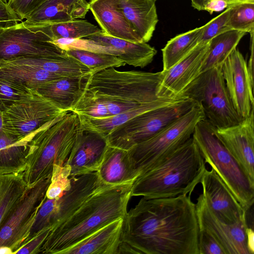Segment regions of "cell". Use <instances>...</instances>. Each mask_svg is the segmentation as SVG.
<instances>
[{
    "instance_id": "1",
    "label": "cell",
    "mask_w": 254,
    "mask_h": 254,
    "mask_svg": "<svg viewBox=\"0 0 254 254\" xmlns=\"http://www.w3.org/2000/svg\"><path fill=\"white\" fill-rule=\"evenodd\" d=\"M190 194L142 197L124 218L118 254H199V226Z\"/></svg>"
},
{
    "instance_id": "2",
    "label": "cell",
    "mask_w": 254,
    "mask_h": 254,
    "mask_svg": "<svg viewBox=\"0 0 254 254\" xmlns=\"http://www.w3.org/2000/svg\"><path fill=\"white\" fill-rule=\"evenodd\" d=\"M131 186H106L92 194L72 215L51 228L39 254H61L101 227L124 218Z\"/></svg>"
},
{
    "instance_id": "3",
    "label": "cell",
    "mask_w": 254,
    "mask_h": 254,
    "mask_svg": "<svg viewBox=\"0 0 254 254\" xmlns=\"http://www.w3.org/2000/svg\"><path fill=\"white\" fill-rule=\"evenodd\" d=\"M206 169L191 136L162 162L140 174L131 186V195L158 198L190 194Z\"/></svg>"
},
{
    "instance_id": "4",
    "label": "cell",
    "mask_w": 254,
    "mask_h": 254,
    "mask_svg": "<svg viewBox=\"0 0 254 254\" xmlns=\"http://www.w3.org/2000/svg\"><path fill=\"white\" fill-rule=\"evenodd\" d=\"M163 75L162 71H119L110 67L90 74L85 91L104 103L111 117L162 97L158 93Z\"/></svg>"
},
{
    "instance_id": "5",
    "label": "cell",
    "mask_w": 254,
    "mask_h": 254,
    "mask_svg": "<svg viewBox=\"0 0 254 254\" xmlns=\"http://www.w3.org/2000/svg\"><path fill=\"white\" fill-rule=\"evenodd\" d=\"M80 127L78 115L66 112L39 128L30 141L25 169L22 173L27 187L51 177L55 166H63Z\"/></svg>"
},
{
    "instance_id": "6",
    "label": "cell",
    "mask_w": 254,
    "mask_h": 254,
    "mask_svg": "<svg viewBox=\"0 0 254 254\" xmlns=\"http://www.w3.org/2000/svg\"><path fill=\"white\" fill-rule=\"evenodd\" d=\"M192 137L205 163L215 171L247 212L254 202V182L214 134L213 126L205 119L200 120Z\"/></svg>"
},
{
    "instance_id": "7",
    "label": "cell",
    "mask_w": 254,
    "mask_h": 254,
    "mask_svg": "<svg viewBox=\"0 0 254 254\" xmlns=\"http://www.w3.org/2000/svg\"><path fill=\"white\" fill-rule=\"evenodd\" d=\"M205 119L198 104L158 133L128 151L139 176L162 162L192 135L195 126Z\"/></svg>"
},
{
    "instance_id": "8",
    "label": "cell",
    "mask_w": 254,
    "mask_h": 254,
    "mask_svg": "<svg viewBox=\"0 0 254 254\" xmlns=\"http://www.w3.org/2000/svg\"><path fill=\"white\" fill-rule=\"evenodd\" d=\"M181 96L190 98L199 104L205 119L215 127L234 126L243 119L233 106L223 76L222 66L200 73Z\"/></svg>"
},
{
    "instance_id": "9",
    "label": "cell",
    "mask_w": 254,
    "mask_h": 254,
    "mask_svg": "<svg viewBox=\"0 0 254 254\" xmlns=\"http://www.w3.org/2000/svg\"><path fill=\"white\" fill-rule=\"evenodd\" d=\"M197 104L194 100L186 98L136 116L106 136L108 145L128 150L158 133Z\"/></svg>"
},
{
    "instance_id": "10",
    "label": "cell",
    "mask_w": 254,
    "mask_h": 254,
    "mask_svg": "<svg viewBox=\"0 0 254 254\" xmlns=\"http://www.w3.org/2000/svg\"><path fill=\"white\" fill-rule=\"evenodd\" d=\"M71 178L70 188L60 197L46 198L37 213L26 243L42 230L52 228L65 220L92 194L107 186L100 181L96 172Z\"/></svg>"
},
{
    "instance_id": "11",
    "label": "cell",
    "mask_w": 254,
    "mask_h": 254,
    "mask_svg": "<svg viewBox=\"0 0 254 254\" xmlns=\"http://www.w3.org/2000/svg\"><path fill=\"white\" fill-rule=\"evenodd\" d=\"M51 177L43 179L27 189L0 228V247L13 254L26 243L37 213L45 201Z\"/></svg>"
},
{
    "instance_id": "12",
    "label": "cell",
    "mask_w": 254,
    "mask_h": 254,
    "mask_svg": "<svg viewBox=\"0 0 254 254\" xmlns=\"http://www.w3.org/2000/svg\"><path fill=\"white\" fill-rule=\"evenodd\" d=\"M53 40L49 26L27 27L19 22L0 31V60L64 56V50Z\"/></svg>"
},
{
    "instance_id": "13",
    "label": "cell",
    "mask_w": 254,
    "mask_h": 254,
    "mask_svg": "<svg viewBox=\"0 0 254 254\" xmlns=\"http://www.w3.org/2000/svg\"><path fill=\"white\" fill-rule=\"evenodd\" d=\"M66 112L35 91L32 96L15 103L2 112V131L21 138Z\"/></svg>"
},
{
    "instance_id": "14",
    "label": "cell",
    "mask_w": 254,
    "mask_h": 254,
    "mask_svg": "<svg viewBox=\"0 0 254 254\" xmlns=\"http://www.w3.org/2000/svg\"><path fill=\"white\" fill-rule=\"evenodd\" d=\"M195 203L199 228L207 231L220 245L225 254H253L254 231L247 218L230 223L216 216L200 194Z\"/></svg>"
},
{
    "instance_id": "15",
    "label": "cell",
    "mask_w": 254,
    "mask_h": 254,
    "mask_svg": "<svg viewBox=\"0 0 254 254\" xmlns=\"http://www.w3.org/2000/svg\"><path fill=\"white\" fill-rule=\"evenodd\" d=\"M222 72L235 110L242 119L247 118L254 108V80L250 76L247 62L237 48L223 63Z\"/></svg>"
},
{
    "instance_id": "16",
    "label": "cell",
    "mask_w": 254,
    "mask_h": 254,
    "mask_svg": "<svg viewBox=\"0 0 254 254\" xmlns=\"http://www.w3.org/2000/svg\"><path fill=\"white\" fill-rule=\"evenodd\" d=\"M254 108L238 124L215 127L213 132L243 171L254 182Z\"/></svg>"
},
{
    "instance_id": "17",
    "label": "cell",
    "mask_w": 254,
    "mask_h": 254,
    "mask_svg": "<svg viewBox=\"0 0 254 254\" xmlns=\"http://www.w3.org/2000/svg\"><path fill=\"white\" fill-rule=\"evenodd\" d=\"M108 145L105 136L80 126L75 142L64 164L69 170L70 178L96 172Z\"/></svg>"
},
{
    "instance_id": "18",
    "label": "cell",
    "mask_w": 254,
    "mask_h": 254,
    "mask_svg": "<svg viewBox=\"0 0 254 254\" xmlns=\"http://www.w3.org/2000/svg\"><path fill=\"white\" fill-rule=\"evenodd\" d=\"M209 42L200 43L180 62L169 69L162 70L163 75L158 93L159 97L181 96L185 89L200 74Z\"/></svg>"
},
{
    "instance_id": "19",
    "label": "cell",
    "mask_w": 254,
    "mask_h": 254,
    "mask_svg": "<svg viewBox=\"0 0 254 254\" xmlns=\"http://www.w3.org/2000/svg\"><path fill=\"white\" fill-rule=\"evenodd\" d=\"M200 183L206 203L219 219L234 223L247 218V212L213 169H206Z\"/></svg>"
},
{
    "instance_id": "20",
    "label": "cell",
    "mask_w": 254,
    "mask_h": 254,
    "mask_svg": "<svg viewBox=\"0 0 254 254\" xmlns=\"http://www.w3.org/2000/svg\"><path fill=\"white\" fill-rule=\"evenodd\" d=\"M89 10L86 0H47L20 22L25 27H42L84 18Z\"/></svg>"
},
{
    "instance_id": "21",
    "label": "cell",
    "mask_w": 254,
    "mask_h": 254,
    "mask_svg": "<svg viewBox=\"0 0 254 254\" xmlns=\"http://www.w3.org/2000/svg\"><path fill=\"white\" fill-rule=\"evenodd\" d=\"M89 4L105 34L133 43H143L119 8L118 0H90Z\"/></svg>"
},
{
    "instance_id": "22",
    "label": "cell",
    "mask_w": 254,
    "mask_h": 254,
    "mask_svg": "<svg viewBox=\"0 0 254 254\" xmlns=\"http://www.w3.org/2000/svg\"><path fill=\"white\" fill-rule=\"evenodd\" d=\"M124 218H119L88 235L61 254H118Z\"/></svg>"
},
{
    "instance_id": "23",
    "label": "cell",
    "mask_w": 254,
    "mask_h": 254,
    "mask_svg": "<svg viewBox=\"0 0 254 254\" xmlns=\"http://www.w3.org/2000/svg\"><path fill=\"white\" fill-rule=\"evenodd\" d=\"M96 172L100 181L107 186L132 185L139 176L128 151L109 145Z\"/></svg>"
},
{
    "instance_id": "24",
    "label": "cell",
    "mask_w": 254,
    "mask_h": 254,
    "mask_svg": "<svg viewBox=\"0 0 254 254\" xmlns=\"http://www.w3.org/2000/svg\"><path fill=\"white\" fill-rule=\"evenodd\" d=\"M89 75L61 77L45 83L34 90L62 111L70 112L83 95Z\"/></svg>"
},
{
    "instance_id": "25",
    "label": "cell",
    "mask_w": 254,
    "mask_h": 254,
    "mask_svg": "<svg viewBox=\"0 0 254 254\" xmlns=\"http://www.w3.org/2000/svg\"><path fill=\"white\" fill-rule=\"evenodd\" d=\"M156 0H118L119 8L143 43L151 39L158 22Z\"/></svg>"
},
{
    "instance_id": "26",
    "label": "cell",
    "mask_w": 254,
    "mask_h": 254,
    "mask_svg": "<svg viewBox=\"0 0 254 254\" xmlns=\"http://www.w3.org/2000/svg\"><path fill=\"white\" fill-rule=\"evenodd\" d=\"M85 38L113 47L120 53V59L134 67L143 68L147 66L157 54L156 50L147 43L131 42L110 36L102 31Z\"/></svg>"
},
{
    "instance_id": "27",
    "label": "cell",
    "mask_w": 254,
    "mask_h": 254,
    "mask_svg": "<svg viewBox=\"0 0 254 254\" xmlns=\"http://www.w3.org/2000/svg\"><path fill=\"white\" fill-rule=\"evenodd\" d=\"M185 98H186L182 96L162 97L157 100L147 103L136 108L105 118L97 119L78 116L82 127L97 132L106 137L116 127L136 116L150 110L178 102Z\"/></svg>"
},
{
    "instance_id": "28",
    "label": "cell",
    "mask_w": 254,
    "mask_h": 254,
    "mask_svg": "<svg viewBox=\"0 0 254 254\" xmlns=\"http://www.w3.org/2000/svg\"><path fill=\"white\" fill-rule=\"evenodd\" d=\"M37 130L19 139L3 131L0 134V174H18L24 171L29 143Z\"/></svg>"
},
{
    "instance_id": "29",
    "label": "cell",
    "mask_w": 254,
    "mask_h": 254,
    "mask_svg": "<svg viewBox=\"0 0 254 254\" xmlns=\"http://www.w3.org/2000/svg\"><path fill=\"white\" fill-rule=\"evenodd\" d=\"M9 60L41 68L61 77L86 76L91 74L86 65L66 54L60 57H20Z\"/></svg>"
},
{
    "instance_id": "30",
    "label": "cell",
    "mask_w": 254,
    "mask_h": 254,
    "mask_svg": "<svg viewBox=\"0 0 254 254\" xmlns=\"http://www.w3.org/2000/svg\"><path fill=\"white\" fill-rule=\"evenodd\" d=\"M0 76L20 82L33 90L48 82L64 77L12 60H0Z\"/></svg>"
},
{
    "instance_id": "31",
    "label": "cell",
    "mask_w": 254,
    "mask_h": 254,
    "mask_svg": "<svg viewBox=\"0 0 254 254\" xmlns=\"http://www.w3.org/2000/svg\"><path fill=\"white\" fill-rule=\"evenodd\" d=\"M203 26L177 35L162 49L163 70L169 69L180 62L200 43Z\"/></svg>"
},
{
    "instance_id": "32",
    "label": "cell",
    "mask_w": 254,
    "mask_h": 254,
    "mask_svg": "<svg viewBox=\"0 0 254 254\" xmlns=\"http://www.w3.org/2000/svg\"><path fill=\"white\" fill-rule=\"evenodd\" d=\"M246 33L244 31L230 30L211 39L200 73L213 67L222 66Z\"/></svg>"
},
{
    "instance_id": "33",
    "label": "cell",
    "mask_w": 254,
    "mask_h": 254,
    "mask_svg": "<svg viewBox=\"0 0 254 254\" xmlns=\"http://www.w3.org/2000/svg\"><path fill=\"white\" fill-rule=\"evenodd\" d=\"M27 189L22 173L0 174V228Z\"/></svg>"
},
{
    "instance_id": "34",
    "label": "cell",
    "mask_w": 254,
    "mask_h": 254,
    "mask_svg": "<svg viewBox=\"0 0 254 254\" xmlns=\"http://www.w3.org/2000/svg\"><path fill=\"white\" fill-rule=\"evenodd\" d=\"M66 55L76 59L94 73L110 67H119L126 64L118 57L110 54L68 48L64 49Z\"/></svg>"
},
{
    "instance_id": "35",
    "label": "cell",
    "mask_w": 254,
    "mask_h": 254,
    "mask_svg": "<svg viewBox=\"0 0 254 254\" xmlns=\"http://www.w3.org/2000/svg\"><path fill=\"white\" fill-rule=\"evenodd\" d=\"M54 40L60 39H81L101 32L97 26L86 20L74 19L49 26Z\"/></svg>"
},
{
    "instance_id": "36",
    "label": "cell",
    "mask_w": 254,
    "mask_h": 254,
    "mask_svg": "<svg viewBox=\"0 0 254 254\" xmlns=\"http://www.w3.org/2000/svg\"><path fill=\"white\" fill-rule=\"evenodd\" d=\"M35 92L20 82L0 76V110L32 96Z\"/></svg>"
},
{
    "instance_id": "37",
    "label": "cell",
    "mask_w": 254,
    "mask_h": 254,
    "mask_svg": "<svg viewBox=\"0 0 254 254\" xmlns=\"http://www.w3.org/2000/svg\"><path fill=\"white\" fill-rule=\"evenodd\" d=\"M228 26L231 30L254 31V2H245L230 7Z\"/></svg>"
},
{
    "instance_id": "38",
    "label": "cell",
    "mask_w": 254,
    "mask_h": 254,
    "mask_svg": "<svg viewBox=\"0 0 254 254\" xmlns=\"http://www.w3.org/2000/svg\"><path fill=\"white\" fill-rule=\"evenodd\" d=\"M70 112L92 118L110 117L106 105L85 90L80 100Z\"/></svg>"
},
{
    "instance_id": "39",
    "label": "cell",
    "mask_w": 254,
    "mask_h": 254,
    "mask_svg": "<svg viewBox=\"0 0 254 254\" xmlns=\"http://www.w3.org/2000/svg\"><path fill=\"white\" fill-rule=\"evenodd\" d=\"M71 184L69 169L64 165L55 166L51 182L46 191V198L55 199L60 197L70 188Z\"/></svg>"
},
{
    "instance_id": "40",
    "label": "cell",
    "mask_w": 254,
    "mask_h": 254,
    "mask_svg": "<svg viewBox=\"0 0 254 254\" xmlns=\"http://www.w3.org/2000/svg\"><path fill=\"white\" fill-rule=\"evenodd\" d=\"M230 7L203 26L200 43H207L216 36L230 30L228 26Z\"/></svg>"
},
{
    "instance_id": "41",
    "label": "cell",
    "mask_w": 254,
    "mask_h": 254,
    "mask_svg": "<svg viewBox=\"0 0 254 254\" xmlns=\"http://www.w3.org/2000/svg\"><path fill=\"white\" fill-rule=\"evenodd\" d=\"M199 254H225L218 242L207 231L199 229L198 234Z\"/></svg>"
},
{
    "instance_id": "42",
    "label": "cell",
    "mask_w": 254,
    "mask_h": 254,
    "mask_svg": "<svg viewBox=\"0 0 254 254\" xmlns=\"http://www.w3.org/2000/svg\"><path fill=\"white\" fill-rule=\"evenodd\" d=\"M47 0H9V2L21 21H22Z\"/></svg>"
},
{
    "instance_id": "43",
    "label": "cell",
    "mask_w": 254,
    "mask_h": 254,
    "mask_svg": "<svg viewBox=\"0 0 254 254\" xmlns=\"http://www.w3.org/2000/svg\"><path fill=\"white\" fill-rule=\"evenodd\" d=\"M51 228L44 229L37 234L26 243L20 247L15 254H39L40 250L49 235Z\"/></svg>"
},
{
    "instance_id": "44",
    "label": "cell",
    "mask_w": 254,
    "mask_h": 254,
    "mask_svg": "<svg viewBox=\"0 0 254 254\" xmlns=\"http://www.w3.org/2000/svg\"><path fill=\"white\" fill-rule=\"evenodd\" d=\"M21 21L9 1L0 0V26L8 27Z\"/></svg>"
},
{
    "instance_id": "45",
    "label": "cell",
    "mask_w": 254,
    "mask_h": 254,
    "mask_svg": "<svg viewBox=\"0 0 254 254\" xmlns=\"http://www.w3.org/2000/svg\"><path fill=\"white\" fill-rule=\"evenodd\" d=\"M239 4L240 3L234 0H209L205 3L203 10L211 14L214 12H219Z\"/></svg>"
},
{
    "instance_id": "46",
    "label": "cell",
    "mask_w": 254,
    "mask_h": 254,
    "mask_svg": "<svg viewBox=\"0 0 254 254\" xmlns=\"http://www.w3.org/2000/svg\"><path fill=\"white\" fill-rule=\"evenodd\" d=\"M254 32L251 35V55L249 61L247 63L248 69L251 77L254 80Z\"/></svg>"
},
{
    "instance_id": "47",
    "label": "cell",
    "mask_w": 254,
    "mask_h": 254,
    "mask_svg": "<svg viewBox=\"0 0 254 254\" xmlns=\"http://www.w3.org/2000/svg\"><path fill=\"white\" fill-rule=\"evenodd\" d=\"M191 6L198 10H203L205 3L209 0H190Z\"/></svg>"
},
{
    "instance_id": "48",
    "label": "cell",
    "mask_w": 254,
    "mask_h": 254,
    "mask_svg": "<svg viewBox=\"0 0 254 254\" xmlns=\"http://www.w3.org/2000/svg\"><path fill=\"white\" fill-rule=\"evenodd\" d=\"M0 254H13V252L8 247H0Z\"/></svg>"
},
{
    "instance_id": "49",
    "label": "cell",
    "mask_w": 254,
    "mask_h": 254,
    "mask_svg": "<svg viewBox=\"0 0 254 254\" xmlns=\"http://www.w3.org/2000/svg\"><path fill=\"white\" fill-rule=\"evenodd\" d=\"M2 132V112L0 110V134Z\"/></svg>"
},
{
    "instance_id": "50",
    "label": "cell",
    "mask_w": 254,
    "mask_h": 254,
    "mask_svg": "<svg viewBox=\"0 0 254 254\" xmlns=\"http://www.w3.org/2000/svg\"><path fill=\"white\" fill-rule=\"evenodd\" d=\"M3 28H4L0 26V31L2 29H3Z\"/></svg>"
},
{
    "instance_id": "51",
    "label": "cell",
    "mask_w": 254,
    "mask_h": 254,
    "mask_svg": "<svg viewBox=\"0 0 254 254\" xmlns=\"http://www.w3.org/2000/svg\"><path fill=\"white\" fill-rule=\"evenodd\" d=\"M4 0L9 1V0Z\"/></svg>"
},
{
    "instance_id": "52",
    "label": "cell",
    "mask_w": 254,
    "mask_h": 254,
    "mask_svg": "<svg viewBox=\"0 0 254 254\" xmlns=\"http://www.w3.org/2000/svg\"></svg>"
}]
</instances>
